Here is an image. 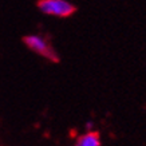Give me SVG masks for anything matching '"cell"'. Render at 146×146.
Here are the masks:
<instances>
[{"label":"cell","mask_w":146,"mask_h":146,"mask_svg":"<svg viewBox=\"0 0 146 146\" xmlns=\"http://www.w3.org/2000/svg\"><path fill=\"white\" fill-rule=\"evenodd\" d=\"M74 146H101V137L98 131H89L76 138Z\"/></svg>","instance_id":"obj_3"},{"label":"cell","mask_w":146,"mask_h":146,"mask_svg":"<svg viewBox=\"0 0 146 146\" xmlns=\"http://www.w3.org/2000/svg\"><path fill=\"white\" fill-rule=\"evenodd\" d=\"M24 44L28 47V48L36 52L40 56L46 58L47 60L54 63L59 62V55L58 52L54 50V47L48 43V40L46 39L44 36L42 35H36V34H32V35H27L24 36Z\"/></svg>","instance_id":"obj_1"},{"label":"cell","mask_w":146,"mask_h":146,"mask_svg":"<svg viewBox=\"0 0 146 146\" xmlns=\"http://www.w3.org/2000/svg\"><path fill=\"white\" fill-rule=\"evenodd\" d=\"M38 8L46 15L56 18H68L76 11L75 5L67 0H39Z\"/></svg>","instance_id":"obj_2"}]
</instances>
